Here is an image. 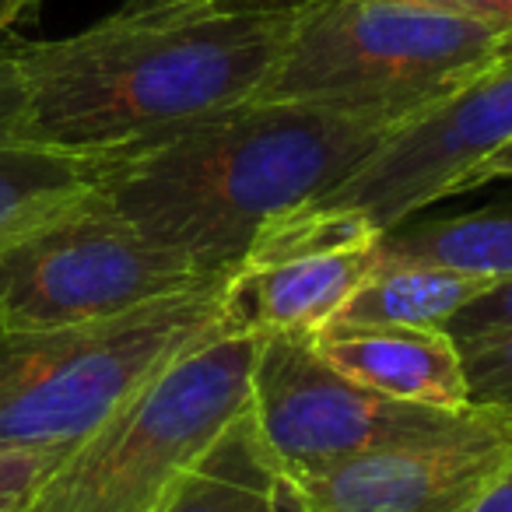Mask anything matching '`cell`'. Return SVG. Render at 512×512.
<instances>
[{"instance_id": "obj_1", "label": "cell", "mask_w": 512, "mask_h": 512, "mask_svg": "<svg viewBox=\"0 0 512 512\" xmlns=\"http://www.w3.org/2000/svg\"><path fill=\"white\" fill-rule=\"evenodd\" d=\"M295 18L211 0H123L71 36H18L32 134L74 155H113L253 102Z\"/></svg>"}, {"instance_id": "obj_2", "label": "cell", "mask_w": 512, "mask_h": 512, "mask_svg": "<svg viewBox=\"0 0 512 512\" xmlns=\"http://www.w3.org/2000/svg\"><path fill=\"white\" fill-rule=\"evenodd\" d=\"M400 127L299 102L253 99L113 151L99 193L207 278H225L264 221L334 193Z\"/></svg>"}, {"instance_id": "obj_3", "label": "cell", "mask_w": 512, "mask_h": 512, "mask_svg": "<svg viewBox=\"0 0 512 512\" xmlns=\"http://www.w3.org/2000/svg\"><path fill=\"white\" fill-rule=\"evenodd\" d=\"M512 57V29L421 0H320L256 99L299 102L407 127Z\"/></svg>"}, {"instance_id": "obj_4", "label": "cell", "mask_w": 512, "mask_h": 512, "mask_svg": "<svg viewBox=\"0 0 512 512\" xmlns=\"http://www.w3.org/2000/svg\"><path fill=\"white\" fill-rule=\"evenodd\" d=\"M221 281L71 327H0V453H71L183 351L221 337Z\"/></svg>"}, {"instance_id": "obj_5", "label": "cell", "mask_w": 512, "mask_h": 512, "mask_svg": "<svg viewBox=\"0 0 512 512\" xmlns=\"http://www.w3.org/2000/svg\"><path fill=\"white\" fill-rule=\"evenodd\" d=\"M256 337L183 351L46 474L22 512H162L179 477L253 397Z\"/></svg>"}, {"instance_id": "obj_6", "label": "cell", "mask_w": 512, "mask_h": 512, "mask_svg": "<svg viewBox=\"0 0 512 512\" xmlns=\"http://www.w3.org/2000/svg\"><path fill=\"white\" fill-rule=\"evenodd\" d=\"M183 253L144 235L88 190L0 242V327L39 330L109 320L211 285Z\"/></svg>"}, {"instance_id": "obj_7", "label": "cell", "mask_w": 512, "mask_h": 512, "mask_svg": "<svg viewBox=\"0 0 512 512\" xmlns=\"http://www.w3.org/2000/svg\"><path fill=\"white\" fill-rule=\"evenodd\" d=\"M249 407L285 477L320 474L379 449L470 435L502 411L400 404L330 369L309 337L295 334L260 337Z\"/></svg>"}, {"instance_id": "obj_8", "label": "cell", "mask_w": 512, "mask_h": 512, "mask_svg": "<svg viewBox=\"0 0 512 512\" xmlns=\"http://www.w3.org/2000/svg\"><path fill=\"white\" fill-rule=\"evenodd\" d=\"M383 228L355 207L313 204L264 221L218 292L221 334L313 337L379 264Z\"/></svg>"}, {"instance_id": "obj_9", "label": "cell", "mask_w": 512, "mask_h": 512, "mask_svg": "<svg viewBox=\"0 0 512 512\" xmlns=\"http://www.w3.org/2000/svg\"><path fill=\"white\" fill-rule=\"evenodd\" d=\"M509 141L512 57H505L432 113L400 127L355 176L320 197V204L355 207L386 232L463 193L470 169Z\"/></svg>"}, {"instance_id": "obj_10", "label": "cell", "mask_w": 512, "mask_h": 512, "mask_svg": "<svg viewBox=\"0 0 512 512\" xmlns=\"http://www.w3.org/2000/svg\"><path fill=\"white\" fill-rule=\"evenodd\" d=\"M512 467V407L484 428L288 477L309 512H470Z\"/></svg>"}, {"instance_id": "obj_11", "label": "cell", "mask_w": 512, "mask_h": 512, "mask_svg": "<svg viewBox=\"0 0 512 512\" xmlns=\"http://www.w3.org/2000/svg\"><path fill=\"white\" fill-rule=\"evenodd\" d=\"M313 351L341 376L400 404L470 411L467 362L446 327L327 323L309 337Z\"/></svg>"}, {"instance_id": "obj_12", "label": "cell", "mask_w": 512, "mask_h": 512, "mask_svg": "<svg viewBox=\"0 0 512 512\" xmlns=\"http://www.w3.org/2000/svg\"><path fill=\"white\" fill-rule=\"evenodd\" d=\"M18 29L0 22V242L99 186L109 155H74L32 134Z\"/></svg>"}, {"instance_id": "obj_13", "label": "cell", "mask_w": 512, "mask_h": 512, "mask_svg": "<svg viewBox=\"0 0 512 512\" xmlns=\"http://www.w3.org/2000/svg\"><path fill=\"white\" fill-rule=\"evenodd\" d=\"M495 285V278H481V274L379 256L365 285L351 295L341 316L330 323H393V327L449 330V323L463 309L474 306Z\"/></svg>"}, {"instance_id": "obj_14", "label": "cell", "mask_w": 512, "mask_h": 512, "mask_svg": "<svg viewBox=\"0 0 512 512\" xmlns=\"http://www.w3.org/2000/svg\"><path fill=\"white\" fill-rule=\"evenodd\" d=\"M278 484L281 470L246 407L179 477L162 512H274Z\"/></svg>"}, {"instance_id": "obj_15", "label": "cell", "mask_w": 512, "mask_h": 512, "mask_svg": "<svg viewBox=\"0 0 512 512\" xmlns=\"http://www.w3.org/2000/svg\"><path fill=\"white\" fill-rule=\"evenodd\" d=\"M379 256L453 267L502 285L512 281V204L449 218H407L383 232Z\"/></svg>"}, {"instance_id": "obj_16", "label": "cell", "mask_w": 512, "mask_h": 512, "mask_svg": "<svg viewBox=\"0 0 512 512\" xmlns=\"http://www.w3.org/2000/svg\"><path fill=\"white\" fill-rule=\"evenodd\" d=\"M456 344L467 362L470 400L481 407H512V330Z\"/></svg>"}, {"instance_id": "obj_17", "label": "cell", "mask_w": 512, "mask_h": 512, "mask_svg": "<svg viewBox=\"0 0 512 512\" xmlns=\"http://www.w3.org/2000/svg\"><path fill=\"white\" fill-rule=\"evenodd\" d=\"M64 456L67 453H39V449L0 453V512H22Z\"/></svg>"}, {"instance_id": "obj_18", "label": "cell", "mask_w": 512, "mask_h": 512, "mask_svg": "<svg viewBox=\"0 0 512 512\" xmlns=\"http://www.w3.org/2000/svg\"><path fill=\"white\" fill-rule=\"evenodd\" d=\"M512 330V281L495 285L488 295L467 306L453 323H449V334L456 341H470V337H484V334H502Z\"/></svg>"}, {"instance_id": "obj_19", "label": "cell", "mask_w": 512, "mask_h": 512, "mask_svg": "<svg viewBox=\"0 0 512 512\" xmlns=\"http://www.w3.org/2000/svg\"><path fill=\"white\" fill-rule=\"evenodd\" d=\"M421 4L456 11V15L477 18V22L498 25V29H512V0H421Z\"/></svg>"}, {"instance_id": "obj_20", "label": "cell", "mask_w": 512, "mask_h": 512, "mask_svg": "<svg viewBox=\"0 0 512 512\" xmlns=\"http://www.w3.org/2000/svg\"><path fill=\"white\" fill-rule=\"evenodd\" d=\"M491 179H512V141H509V144H502L498 151H491L488 158H481V162H477L474 169H470L467 190L491 183Z\"/></svg>"}, {"instance_id": "obj_21", "label": "cell", "mask_w": 512, "mask_h": 512, "mask_svg": "<svg viewBox=\"0 0 512 512\" xmlns=\"http://www.w3.org/2000/svg\"><path fill=\"white\" fill-rule=\"evenodd\" d=\"M225 11H306L320 0H211Z\"/></svg>"}, {"instance_id": "obj_22", "label": "cell", "mask_w": 512, "mask_h": 512, "mask_svg": "<svg viewBox=\"0 0 512 512\" xmlns=\"http://www.w3.org/2000/svg\"><path fill=\"white\" fill-rule=\"evenodd\" d=\"M470 512H512V467L498 477L495 488H491Z\"/></svg>"}, {"instance_id": "obj_23", "label": "cell", "mask_w": 512, "mask_h": 512, "mask_svg": "<svg viewBox=\"0 0 512 512\" xmlns=\"http://www.w3.org/2000/svg\"><path fill=\"white\" fill-rule=\"evenodd\" d=\"M39 4L43 0H0V22L18 29V25L32 22L39 15Z\"/></svg>"}, {"instance_id": "obj_24", "label": "cell", "mask_w": 512, "mask_h": 512, "mask_svg": "<svg viewBox=\"0 0 512 512\" xmlns=\"http://www.w3.org/2000/svg\"><path fill=\"white\" fill-rule=\"evenodd\" d=\"M274 512H309L302 505V498L295 495V488L288 484V477L281 474V484H278V498H274Z\"/></svg>"}]
</instances>
